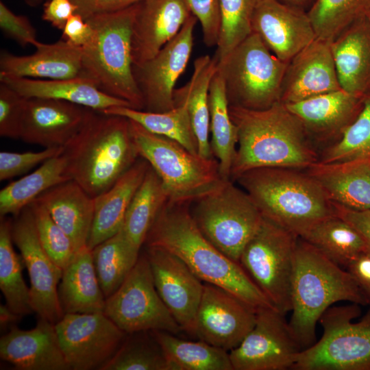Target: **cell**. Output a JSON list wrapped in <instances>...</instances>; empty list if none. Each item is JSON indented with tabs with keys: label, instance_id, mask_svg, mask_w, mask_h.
Returning <instances> with one entry per match:
<instances>
[{
	"label": "cell",
	"instance_id": "6da1fadb",
	"mask_svg": "<svg viewBox=\"0 0 370 370\" xmlns=\"http://www.w3.org/2000/svg\"><path fill=\"white\" fill-rule=\"evenodd\" d=\"M238 143L230 180L258 167L305 170L319 162V153L301 122L280 101L254 110L230 106Z\"/></svg>",
	"mask_w": 370,
	"mask_h": 370
},
{
	"label": "cell",
	"instance_id": "7a4b0ae2",
	"mask_svg": "<svg viewBox=\"0 0 370 370\" xmlns=\"http://www.w3.org/2000/svg\"><path fill=\"white\" fill-rule=\"evenodd\" d=\"M189 206L169 201L158 214L144 245L173 254L204 282L219 286L256 308H274L240 263L221 252L203 235Z\"/></svg>",
	"mask_w": 370,
	"mask_h": 370
},
{
	"label": "cell",
	"instance_id": "3957f363",
	"mask_svg": "<svg viewBox=\"0 0 370 370\" xmlns=\"http://www.w3.org/2000/svg\"><path fill=\"white\" fill-rule=\"evenodd\" d=\"M62 155L66 175L93 198L108 190L140 158L129 120L93 110Z\"/></svg>",
	"mask_w": 370,
	"mask_h": 370
},
{
	"label": "cell",
	"instance_id": "277c9868",
	"mask_svg": "<svg viewBox=\"0 0 370 370\" xmlns=\"http://www.w3.org/2000/svg\"><path fill=\"white\" fill-rule=\"evenodd\" d=\"M340 301L369 304L347 270L298 237L291 284L292 315L288 325L302 349L315 343L317 323L328 308Z\"/></svg>",
	"mask_w": 370,
	"mask_h": 370
},
{
	"label": "cell",
	"instance_id": "5b68a950",
	"mask_svg": "<svg viewBox=\"0 0 370 370\" xmlns=\"http://www.w3.org/2000/svg\"><path fill=\"white\" fill-rule=\"evenodd\" d=\"M251 197L262 217L298 237L335 214L332 201L305 170L258 167L235 180Z\"/></svg>",
	"mask_w": 370,
	"mask_h": 370
},
{
	"label": "cell",
	"instance_id": "8992f818",
	"mask_svg": "<svg viewBox=\"0 0 370 370\" xmlns=\"http://www.w3.org/2000/svg\"><path fill=\"white\" fill-rule=\"evenodd\" d=\"M137 4L84 18L93 29V37L82 47V59L86 77L99 90L143 110V99L134 77L132 58Z\"/></svg>",
	"mask_w": 370,
	"mask_h": 370
},
{
	"label": "cell",
	"instance_id": "52a82bcc",
	"mask_svg": "<svg viewBox=\"0 0 370 370\" xmlns=\"http://www.w3.org/2000/svg\"><path fill=\"white\" fill-rule=\"evenodd\" d=\"M129 120L130 130L140 158L161 179L169 201L190 204L220 188L227 180L215 158L190 152L169 138L155 134Z\"/></svg>",
	"mask_w": 370,
	"mask_h": 370
},
{
	"label": "cell",
	"instance_id": "ba28073f",
	"mask_svg": "<svg viewBox=\"0 0 370 370\" xmlns=\"http://www.w3.org/2000/svg\"><path fill=\"white\" fill-rule=\"evenodd\" d=\"M286 66L252 32L217 63L229 105L262 110L280 101Z\"/></svg>",
	"mask_w": 370,
	"mask_h": 370
},
{
	"label": "cell",
	"instance_id": "9c48e42d",
	"mask_svg": "<svg viewBox=\"0 0 370 370\" xmlns=\"http://www.w3.org/2000/svg\"><path fill=\"white\" fill-rule=\"evenodd\" d=\"M360 305L328 308L319 322L321 338L297 354L295 370H370V309L358 322Z\"/></svg>",
	"mask_w": 370,
	"mask_h": 370
},
{
	"label": "cell",
	"instance_id": "30bf717a",
	"mask_svg": "<svg viewBox=\"0 0 370 370\" xmlns=\"http://www.w3.org/2000/svg\"><path fill=\"white\" fill-rule=\"evenodd\" d=\"M190 213L203 235L221 252L238 262L263 217L242 188L228 180L218 190L195 201Z\"/></svg>",
	"mask_w": 370,
	"mask_h": 370
},
{
	"label": "cell",
	"instance_id": "8fae6325",
	"mask_svg": "<svg viewBox=\"0 0 370 370\" xmlns=\"http://www.w3.org/2000/svg\"><path fill=\"white\" fill-rule=\"evenodd\" d=\"M297 238L263 217L239 260L254 284L284 315L291 310V284Z\"/></svg>",
	"mask_w": 370,
	"mask_h": 370
},
{
	"label": "cell",
	"instance_id": "7c38bea8",
	"mask_svg": "<svg viewBox=\"0 0 370 370\" xmlns=\"http://www.w3.org/2000/svg\"><path fill=\"white\" fill-rule=\"evenodd\" d=\"M103 312L127 334L182 328L159 295L146 254L140 255L119 288L106 299Z\"/></svg>",
	"mask_w": 370,
	"mask_h": 370
},
{
	"label": "cell",
	"instance_id": "4fadbf2b",
	"mask_svg": "<svg viewBox=\"0 0 370 370\" xmlns=\"http://www.w3.org/2000/svg\"><path fill=\"white\" fill-rule=\"evenodd\" d=\"M55 328L69 369L73 370L101 369L127 335L103 312L65 313Z\"/></svg>",
	"mask_w": 370,
	"mask_h": 370
},
{
	"label": "cell",
	"instance_id": "5bb4252c",
	"mask_svg": "<svg viewBox=\"0 0 370 370\" xmlns=\"http://www.w3.org/2000/svg\"><path fill=\"white\" fill-rule=\"evenodd\" d=\"M301 350L285 315L273 307H260L254 328L229 355L233 370H286Z\"/></svg>",
	"mask_w": 370,
	"mask_h": 370
},
{
	"label": "cell",
	"instance_id": "9a60e30c",
	"mask_svg": "<svg viewBox=\"0 0 370 370\" xmlns=\"http://www.w3.org/2000/svg\"><path fill=\"white\" fill-rule=\"evenodd\" d=\"M197 21L191 14L178 34L156 55L133 66L134 77L143 99V110L162 112L175 107V86L190 58Z\"/></svg>",
	"mask_w": 370,
	"mask_h": 370
},
{
	"label": "cell",
	"instance_id": "2e32d148",
	"mask_svg": "<svg viewBox=\"0 0 370 370\" xmlns=\"http://www.w3.org/2000/svg\"><path fill=\"white\" fill-rule=\"evenodd\" d=\"M16 217L12 222V237L28 272L32 308L39 318L56 324L64 314L58 296L62 269L42 248L29 206Z\"/></svg>",
	"mask_w": 370,
	"mask_h": 370
},
{
	"label": "cell",
	"instance_id": "e0dca14e",
	"mask_svg": "<svg viewBox=\"0 0 370 370\" xmlns=\"http://www.w3.org/2000/svg\"><path fill=\"white\" fill-rule=\"evenodd\" d=\"M256 310V307L231 292L204 282L193 334L229 352L254 328Z\"/></svg>",
	"mask_w": 370,
	"mask_h": 370
},
{
	"label": "cell",
	"instance_id": "ac0fdd59",
	"mask_svg": "<svg viewBox=\"0 0 370 370\" xmlns=\"http://www.w3.org/2000/svg\"><path fill=\"white\" fill-rule=\"evenodd\" d=\"M156 288L182 330L193 334L204 282L179 257L163 249L147 247Z\"/></svg>",
	"mask_w": 370,
	"mask_h": 370
},
{
	"label": "cell",
	"instance_id": "d6986e66",
	"mask_svg": "<svg viewBox=\"0 0 370 370\" xmlns=\"http://www.w3.org/2000/svg\"><path fill=\"white\" fill-rule=\"evenodd\" d=\"M252 32L285 63L317 38L307 12L276 0L260 1L252 18Z\"/></svg>",
	"mask_w": 370,
	"mask_h": 370
},
{
	"label": "cell",
	"instance_id": "ffe728a7",
	"mask_svg": "<svg viewBox=\"0 0 370 370\" xmlns=\"http://www.w3.org/2000/svg\"><path fill=\"white\" fill-rule=\"evenodd\" d=\"M92 109L71 102L27 98L20 138L48 147H64L77 134Z\"/></svg>",
	"mask_w": 370,
	"mask_h": 370
},
{
	"label": "cell",
	"instance_id": "44dd1931",
	"mask_svg": "<svg viewBox=\"0 0 370 370\" xmlns=\"http://www.w3.org/2000/svg\"><path fill=\"white\" fill-rule=\"evenodd\" d=\"M340 89L330 42L317 38L287 63L280 101L296 103Z\"/></svg>",
	"mask_w": 370,
	"mask_h": 370
},
{
	"label": "cell",
	"instance_id": "7402d4cb",
	"mask_svg": "<svg viewBox=\"0 0 370 370\" xmlns=\"http://www.w3.org/2000/svg\"><path fill=\"white\" fill-rule=\"evenodd\" d=\"M362 98L340 89L284 104L301 122L314 145L328 146L336 142L356 119Z\"/></svg>",
	"mask_w": 370,
	"mask_h": 370
},
{
	"label": "cell",
	"instance_id": "603a6c76",
	"mask_svg": "<svg viewBox=\"0 0 370 370\" xmlns=\"http://www.w3.org/2000/svg\"><path fill=\"white\" fill-rule=\"evenodd\" d=\"M190 14L184 0H144L138 3L132 37L133 66L156 55L178 34Z\"/></svg>",
	"mask_w": 370,
	"mask_h": 370
},
{
	"label": "cell",
	"instance_id": "cb8c5ba5",
	"mask_svg": "<svg viewBox=\"0 0 370 370\" xmlns=\"http://www.w3.org/2000/svg\"><path fill=\"white\" fill-rule=\"evenodd\" d=\"M36 51L16 56L5 51L0 55V75L44 79L86 78L82 47L66 40L52 44L39 42Z\"/></svg>",
	"mask_w": 370,
	"mask_h": 370
},
{
	"label": "cell",
	"instance_id": "d4e9b609",
	"mask_svg": "<svg viewBox=\"0 0 370 370\" xmlns=\"http://www.w3.org/2000/svg\"><path fill=\"white\" fill-rule=\"evenodd\" d=\"M0 356L20 370L69 369L55 324L42 318L33 329L14 327L2 336Z\"/></svg>",
	"mask_w": 370,
	"mask_h": 370
},
{
	"label": "cell",
	"instance_id": "484cf974",
	"mask_svg": "<svg viewBox=\"0 0 370 370\" xmlns=\"http://www.w3.org/2000/svg\"><path fill=\"white\" fill-rule=\"evenodd\" d=\"M341 87L360 96L370 91V16L346 27L330 42Z\"/></svg>",
	"mask_w": 370,
	"mask_h": 370
},
{
	"label": "cell",
	"instance_id": "4316f807",
	"mask_svg": "<svg viewBox=\"0 0 370 370\" xmlns=\"http://www.w3.org/2000/svg\"><path fill=\"white\" fill-rule=\"evenodd\" d=\"M34 201L42 204L71 240L75 251L87 246L95 210L94 198L76 182L57 184Z\"/></svg>",
	"mask_w": 370,
	"mask_h": 370
},
{
	"label": "cell",
	"instance_id": "83f0119b",
	"mask_svg": "<svg viewBox=\"0 0 370 370\" xmlns=\"http://www.w3.org/2000/svg\"><path fill=\"white\" fill-rule=\"evenodd\" d=\"M305 171L333 203L353 210H370V159L317 162Z\"/></svg>",
	"mask_w": 370,
	"mask_h": 370
},
{
	"label": "cell",
	"instance_id": "f1b7e54d",
	"mask_svg": "<svg viewBox=\"0 0 370 370\" xmlns=\"http://www.w3.org/2000/svg\"><path fill=\"white\" fill-rule=\"evenodd\" d=\"M149 167L145 159L139 158L108 190L94 197V217L87 244L90 249L122 229L127 208Z\"/></svg>",
	"mask_w": 370,
	"mask_h": 370
},
{
	"label": "cell",
	"instance_id": "f546056e",
	"mask_svg": "<svg viewBox=\"0 0 370 370\" xmlns=\"http://www.w3.org/2000/svg\"><path fill=\"white\" fill-rule=\"evenodd\" d=\"M0 82L27 99L62 100L99 112L114 106L131 108L127 101L102 92L86 78L44 79L0 75Z\"/></svg>",
	"mask_w": 370,
	"mask_h": 370
},
{
	"label": "cell",
	"instance_id": "4dcf8cb0",
	"mask_svg": "<svg viewBox=\"0 0 370 370\" xmlns=\"http://www.w3.org/2000/svg\"><path fill=\"white\" fill-rule=\"evenodd\" d=\"M58 296L64 314L103 312L106 297L97 278L92 250L88 246L76 251L62 269Z\"/></svg>",
	"mask_w": 370,
	"mask_h": 370
},
{
	"label": "cell",
	"instance_id": "1f68e13d",
	"mask_svg": "<svg viewBox=\"0 0 370 370\" xmlns=\"http://www.w3.org/2000/svg\"><path fill=\"white\" fill-rule=\"evenodd\" d=\"M214 56L204 55L193 64L190 79L173 92L174 104H184L198 142V153L205 158H214L209 140L210 112L208 92L211 80L217 71Z\"/></svg>",
	"mask_w": 370,
	"mask_h": 370
},
{
	"label": "cell",
	"instance_id": "d6a6232c",
	"mask_svg": "<svg viewBox=\"0 0 370 370\" xmlns=\"http://www.w3.org/2000/svg\"><path fill=\"white\" fill-rule=\"evenodd\" d=\"M71 180L66 175V160L62 153L46 160L34 171L1 190V217L17 216L47 190Z\"/></svg>",
	"mask_w": 370,
	"mask_h": 370
},
{
	"label": "cell",
	"instance_id": "836d02e7",
	"mask_svg": "<svg viewBox=\"0 0 370 370\" xmlns=\"http://www.w3.org/2000/svg\"><path fill=\"white\" fill-rule=\"evenodd\" d=\"M208 106L212 154L219 162L223 177L230 180L237 149L238 133L230 114L225 82L217 69L210 84Z\"/></svg>",
	"mask_w": 370,
	"mask_h": 370
},
{
	"label": "cell",
	"instance_id": "e575fe53",
	"mask_svg": "<svg viewBox=\"0 0 370 370\" xmlns=\"http://www.w3.org/2000/svg\"><path fill=\"white\" fill-rule=\"evenodd\" d=\"M169 200L161 179L149 165L127 208L122 227L135 248L140 250L144 245L154 221Z\"/></svg>",
	"mask_w": 370,
	"mask_h": 370
},
{
	"label": "cell",
	"instance_id": "d590c367",
	"mask_svg": "<svg viewBox=\"0 0 370 370\" xmlns=\"http://www.w3.org/2000/svg\"><path fill=\"white\" fill-rule=\"evenodd\" d=\"M300 238L345 268L358 254L369 249L362 235L336 214L320 221Z\"/></svg>",
	"mask_w": 370,
	"mask_h": 370
},
{
	"label": "cell",
	"instance_id": "8d00e7d4",
	"mask_svg": "<svg viewBox=\"0 0 370 370\" xmlns=\"http://www.w3.org/2000/svg\"><path fill=\"white\" fill-rule=\"evenodd\" d=\"M175 370H233L229 352L204 341H189L161 330L150 331Z\"/></svg>",
	"mask_w": 370,
	"mask_h": 370
},
{
	"label": "cell",
	"instance_id": "74e56055",
	"mask_svg": "<svg viewBox=\"0 0 370 370\" xmlns=\"http://www.w3.org/2000/svg\"><path fill=\"white\" fill-rule=\"evenodd\" d=\"M102 112L125 117L151 133L174 140L190 152L199 153L197 139L184 104L175 105L171 110L162 112H147L127 106H114Z\"/></svg>",
	"mask_w": 370,
	"mask_h": 370
},
{
	"label": "cell",
	"instance_id": "f35d334b",
	"mask_svg": "<svg viewBox=\"0 0 370 370\" xmlns=\"http://www.w3.org/2000/svg\"><path fill=\"white\" fill-rule=\"evenodd\" d=\"M94 265L104 297L112 295L124 282L140 256L122 229L92 249Z\"/></svg>",
	"mask_w": 370,
	"mask_h": 370
},
{
	"label": "cell",
	"instance_id": "ab89813d",
	"mask_svg": "<svg viewBox=\"0 0 370 370\" xmlns=\"http://www.w3.org/2000/svg\"><path fill=\"white\" fill-rule=\"evenodd\" d=\"M12 222L1 217L0 223V288L5 304L21 317L34 312L29 288L23 278L25 266L21 256L16 253L12 237Z\"/></svg>",
	"mask_w": 370,
	"mask_h": 370
},
{
	"label": "cell",
	"instance_id": "60d3db41",
	"mask_svg": "<svg viewBox=\"0 0 370 370\" xmlns=\"http://www.w3.org/2000/svg\"><path fill=\"white\" fill-rule=\"evenodd\" d=\"M101 370H175L150 331L127 334Z\"/></svg>",
	"mask_w": 370,
	"mask_h": 370
},
{
	"label": "cell",
	"instance_id": "b9f144b4",
	"mask_svg": "<svg viewBox=\"0 0 370 370\" xmlns=\"http://www.w3.org/2000/svg\"><path fill=\"white\" fill-rule=\"evenodd\" d=\"M308 14L317 38L331 42L352 23L370 16V0H316Z\"/></svg>",
	"mask_w": 370,
	"mask_h": 370
},
{
	"label": "cell",
	"instance_id": "7bdbcfd3",
	"mask_svg": "<svg viewBox=\"0 0 370 370\" xmlns=\"http://www.w3.org/2000/svg\"><path fill=\"white\" fill-rule=\"evenodd\" d=\"M370 159V91L363 95L362 108L341 137L319 154V162L334 163Z\"/></svg>",
	"mask_w": 370,
	"mask_h": 370
},
{
	"label": "cell",
	"instance_id": "ee69618b",
	"mask_svg": "<svg viewBox=\"0 0 370 370\" xmlns=\"http://www.w3.org/2000/svg\"><path fill=\"white\" fill-rule=\"evenodd\" d=\"M262 0H221V28L214 58L223 60L252 32V18Z\"/></svg>",
	"mask_w": 370,
	"mask_h": 370
},
{
	"label": "cell",
	"instance_id": "f6af8a7d",
	"mask_svg": "<svg viewBox=\"0 0 370 370\" xmlns=\"http://www.w3.org/2000/svg\"><path fill=\"white\" fill-rule=\"evenodd\" d=\"M29 206L42 248L58 267L64 269L76 253L71 240L42 204L34 201Z\"/></svg>",
	"mask_w": 370,
	"mask_h": 370
},
{
	"label": "cell",
	"instance_id": "bcb514c9",
	"mask_svg": "<svg viewBox=\"0 0 370 370\" xmlns=\"http://www.w3.org/2000/svg\"><path fill=\"white\" fill-rule=\"evenodd\" d=\"M27 98L7 84H0V135L20 138Z\"/></svg>",
	"mask_w": 370,
	"mask_h": 370
},
{
	"label": "cell",
	"instance_id": "7dc6e473",
	"mask_svg": "<svg viewBox=\"0 0 370 370\" xmlns=\"http://www.w3.org/2000/svg\"><path fill=\"white\" fill-rule=\"evenodd\" d=\"M64 147H48L40 151L0 152V180L26 173L39 164L62 153Z\"/></svg>",
	"mask_w": 370,
	"mask_h": 370
},
{
	"label": "cell",
	"instance_id": "c3c4849f",
	"mask_svg": "<svg viewBox=\"0 0 370 370\" xmlns=\"http://www.w3.org/2000/svg\"><path fill=\"white\" fill-rule=\"evenodd\" d=\"M190 13L199 22L204 44L216 47L221 28V0H184Z\"/></svg>",
	"mask_w": 370,
	"mask_h": 370
},
{
	"label": "cell",
	"instance_id": "681fc988",
	"mask_svg": "<svg viewBox=\"0 0 370 370\" xmlns=\"http://www.w3.org/2000/svg\"><path fill=\"white\" fill-rule=\"evenodd\" d=\"M0 27L5 35L21 47L28 45L35 47L39 42L36 29L29 19L16 14L2 1L0 2Z\"/></svg>",
	"mask_w": 370,
	"mask_h": 370
},
{
	"label": "cell",
	"instance_id": "f907efd6",
	"mask_svg": "<svg viewBox=\"0 0 370 370\" xmlns=\"http://www.w3.org/2000/svg\"><path fill=\"white\" fill-rule=\"evenodd\" d=\"M76 6L75 13L84 18L96 14L122 10L144 0H71Z\"/></svg>",
	"mask_w": 370,
	"mask_h": 370
},
{
	"label": "cell",
	"instance_id": "816d5d0a",
	"mask_svg": "<svg viewBox=\"0 0 370 370\" xmlns=\"http://www.w3.org/2000/svg\"><path fill=\"white\" fill-rule=\"evenodd\" d=\"M92 37V28L77 13H75L68 19L62 30V38L79 47L87 45L91 41Z\"/></svg>",
	"mask_w": 370,
	"mask_h": 370
},
{
	"label": "cell",
	"instance_id": "f5cc1de1",
	"mask_svg": "<svg viewBox=\"0 0 370 370\" xmlns=\"http://www.w3.org/2000/svg\"><path fill=\"white\" fill-rule=\"evenodd\" d=\"M77 8L71 0H48L44 4L42 18L62 31L68 19L76 12Z\"/></svg>",
	"mask_w": 370,
	"mask_h": 370
},
{
	"label": "cell",
	"instance_id": "db71d44e",
	"mask_svg": "<svg viewBox=\"0 0 370 370\" xmlns=\"http://www.w3.org/2000/svg\"><path fill=\"white\" fill-rule=\"evenodd\" d=\"M370 304V249L354 258L346 267Z\"/></svg>",
	"mask_w": 370,
	"mask_h": 370
},
{
	"label": "cell",
	"instance_id": "11a10c76",
	"mask_svg": "<svg viewBox=\"0 0 370 370\" xmlns=\"http://www.w3.org/2000/svg\"><path fill=\"white\" fill-rule=\"evenodd\" d=\"M333 204L335 214L352 225L362 235L370 249V210H357L335 203Z\"/></svg>",
	"mask_w": 370,
	"mask_h": 370
},
{
	"label": "cell",
	"instance_id": "9f6ffc18",
	"mask_svg": "<svg viewBox=\"0 0 370 370\" xmlns=\"http://www.w3.org/2000/svg\"><path fill=\"white\" fill-rule=\"evenodd\" d=\"M21 317L12 311L6 304L0 306L1 327L4 328L10 323H15Z\"/></svg>",
	"mask_w": 370,
	"mask_h": 370
},
{
	"label": "cell",
	"instance_id": "6f0895ef",
	"mask_svg": "<svg viewBox=\"0 0 370 370\" xmlns=\"http://www.w3.org/2000/svg\"><path fill=\"white\" fill-rule=\"evenodd\" d=\"M278 2L297 9L308 12L316 0H276Z\"/></svg>",
	"mask_w": 370,
	"mask_h": 370
},
{
	"label": "cell",
	"instance_id": "680465c9",
	"mask_svg": "<svg viewBox=\"0 0 370 370\" xmlns=\"http://www.w3.org/2000/svg\"><path fill=\"white\" fill-rule=\"evenodd\" d=\"M25 3L30 7L38 6L43 0H24Z\"/></svg>",
	"mask_w": 370,
	"mask_h": 370
},
{
	"label": "cell",
	"instance_id": "91938a15",
	"mask_svg": "<svg viewBox=\"0 0 370 370\" xmlns=\"http://www.w3.org/2000/svg\"><path fill=\"white\" fill-rule=\"evenodd\" d=\"M369 305H370V304H369Z\"/></svg>",
	"mask_w": 370,
	"mask_h": 370
}]
</instances>
